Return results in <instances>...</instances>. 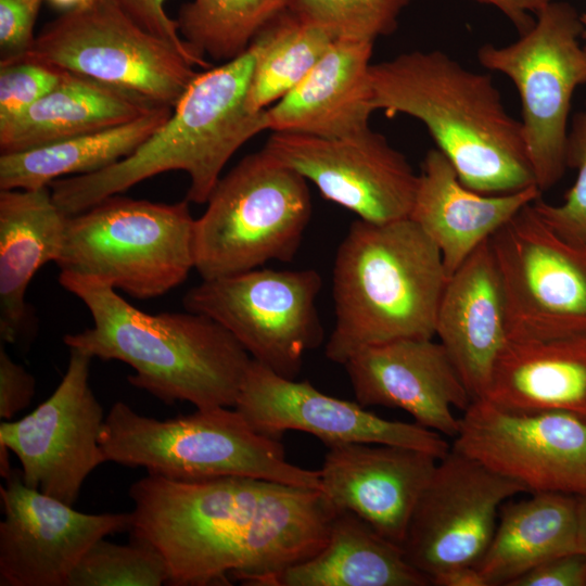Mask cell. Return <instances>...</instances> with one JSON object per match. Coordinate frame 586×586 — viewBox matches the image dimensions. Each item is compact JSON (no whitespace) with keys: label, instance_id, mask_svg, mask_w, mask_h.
<instances>
[{"label":"cell","instance_id":"obj_1","mask_svg":"<svg viewBox=\"0 0 586 586\" xmlns=\"http://www.w3.org/2000/svg\"><path fill=\"white\" fill-rule=\"evenodd\" d=\"M132 537L165 558L174 586H258L315 556L337 511L319 489L249 477L179 482L148 474L129 489Z\"/></svg>","mask_w":586,"mask_h":586},{"label":"cell","instance_id":"obj_2","mask_svg":"<svg viewBox=\"0 0 586 586\" xmlns=\"http://www.w3.org/2000/svg\"><path fill=\"white\" fill-rule=\"evenodd\" d=\"M59 282L93 320L91 328L65 334L66 346L129 365V383L166 404L234 407L252 357L220 323L189 310L144 313L92 278L61 271Z\"/></svg>","mask_w":586,"mask_h":586},{"label":"cell","instance_id":"obj_3","mask_svg":"<svg viewBox=\"0 0 586 586\" xmlns=\"http://www.w3.org/2000/svg\"><path fill=\"white\" fill-rule=\"evenodd\" d=\"M370 81L373 110L423 123L469 189L502 194L536 184L522 124L489 75L440 50H415L372 64Z\"/></svg>","mask_w":586,"mask_h":586},{"label":"cell","instance_id":"obj_4","mask_svg":"<svg viewBox=\"0 0 586 586\" xmlns=\"http://www.w3.org/2000/svg\"><path fill=\"white\" fill-rule=\"evenodd\" d=\"M253 67L250 47L237 59L198 73L167 120L129 156L99 171L51 182L56 205L73 216L171 170L189 175L188 202L206 203L230 157L268 130L267 110L252 111L247 102Z\"/></svg>","mask_w":586,"mask_h":586},{"label":"cell","instance_id":"obj_5","mask_svg":"<svg viewBox=\"0 0 586 586\" xmlns=\"http://www.w3.org/2000/svg\"><path fill=\"white\" fill-rule=\"evenodd\" d=\"M447 280L438 247L409 217L354 220L334 258L335 322L326 357L344 365L369 345L432 339Z\"/></svg>","mask_w":586,"mask_h":586},{"label":"cell","instance_id":"obj_6","mask_svg":"<svg viewBox=\"0 0 586 586\" xmlns=\"http://www.w3.org/2000/svg\"><path fill=\"white\" fill-rule=\"evenodd\" d=\"M99 442L106 462L170 481L249 476L322 491L320 470L291 463L281 438L255 431L234 407L157 420L116 402Z\"/></svg>","mask_w":586,"mask_h":586},{"label":"cell","instance_id":"obj_7","mask_svg":"<svg viewBox=\"0 0 586 586\" xmlns=\"http://www.w3.org/2000/svg\"><path fill=\"white\" fill-rule=\"evenodd\" d=\"M206 204L194 226L202 280L293 260L311 217L307 180L263 149L221 176Z\"/></svg>","mask_w":586,"mask_h":586},{"label":"cell","instance_id":"obj_8","mask_svg":"<svg viewBox=\"0 0 586 586\" xmlns=\"http://www.w3.org/2000/svg\"><path fill=\"white\" fill-rule=\"evenodd\" d=\"M189 203L111 195L68 217L56 265L132 297L161 296L194 268L195 219Z\"/></svg>","mask_w":586,"mask_h":586},{"label":"cell","instance_id":"obj_9","mask_svg":"<svg viewBox=\"0 0 586 586\" xmlns=\"http://www.w3.org/2000/svg\"><path fill=\"white\" fill-rule=\"evenodd\" d=\"M534 25L507 46L483 44L477 60L507 76L522 107V132L536 186H556L568 169L569 115L575 90L586 85L583 22L566 2L550 1Z\"/></svg>","mask_w":586,"mask_h":586},{"label":"cell","instance_id":"obj_10","mask_svg":"<svg viewBox=\"0 0 586 586\" xmlns=\"http://www.w3.org/2000/svg\"><path fill=\"white\" fill-rule=\"evenodd\" d=\"M27 55L173 109L198 74L187 55L116 0L64 11L41 28Z\"/></svg>","mask_w":586,"mask_h":586},{"label":"cell","instance_id":"obj_11","mask_svg":"<svg viewBox=\"0 0 586 586\" xmlns=\"http://www.w3.org/2000/svg\"><path fill=\"white\" fill-rule=\"evenodd\" d=\"M322 285L315 269L255 268L202 280L183 296L186 310L226 328L252 359L295 379L304 355L320 345L323 330L316 307Z\"/></svg>","mask_w":586,"mask_h":586},{"label":"cell","instance_id":"obj_12","mask_svg":"<svg viewBox=\"0 0 586 586\" xmlns=\"http://www.w3.org/2000/svg\"><path fill=\"white\" fill-rule=\"evenodd\" d=\"M509 340L586 332V249L559 237L524 206L489 239Z\"/></svg>","mask_w":586,"mask_h":586},{"label":"cell","instance_id":"obj_13","mask_svg":"<svg viewBox=\"0 0 586 586\" xmlns=\"http://www.w3.org/2000/svg\"><path fill=\"white\" fill-rule=\"evenodd\" d=\"M528 493L454 448L438 460L412 513L403 550L431 578L459 566H476L495 533L502 505Z\"/></svg>","mask_w":586,"mask_h":586},{"label":"cell","instance_id":"obj_14","mask_svg":"<svg viewBox=\"0 0 586 586\" xmlns=\"http://www.w3.org/2000/svg\"><path fill=\"white\" fill-rule=\"evenodd\" d=\"M54 392L31 412L0 424V444L21 462L26 485L73 506L89 474L106 462L100 446L103 408L89 384L92 357L69 348Z\"/></svg>","mask_w":586,"mask_h":586},{"label":"cell","instance_id":"obj_15","mask_svg":"<svg viewBox=\"0 0 586 586\" xmlns=\"http://www.w3.org/2000/svg\"><path fill=\"white\" fill-rule=\"evenodd\" d=\"M453 447L531 494L586 496V419L576 415L511 412L474 399L460 418Z\"/></svg>","mask_w":586,"mask_h":586},{"label":"cell","instance_id":"obj_16","mask_svg":"<svg viewBox=\"0 0 586 586\" xmlns=\"http://www.w3.org/2000/svg\"><path fill=\"white\" fill-rule=\"evenodd\" d=\"M263 150L360 219L381 224L409 217L418 174L371 128L337 138L273 132Z\"/></svg>","mask_w":586,"mask_h":586},{"label":"cell","instance_id":"obj_17","mask_svg":"<svg viewBox=\"0 0 586 586\" xmlns=\"http://www.w3.org/2000/svg\"><path fill=\"white\" fill-rule=\"evenodd\" d=\"M234 408L260 434L281 438L302 431L327 447L386 444L416 448L442 459L451 448L442 434L417 422L384 419L360 405L323 394L308 381L281 377L252 359Z\"/></svg>","mask_w":586,"mask_h":586},{"label":"cell","instance_id":"obj_18","mask_svg":"<svg viewBox=\"0 0 586 586\" xmlns=\"http://www.w3.org/2000/svg\"><path fill=\"white\" fill-rule=\"evenodd\" d=\"M0 495L1 586H67L89 548L130 531L131 512L85 513L26 485L21 469L4 479Z\"/></svg>","mask_w":586,"mask_h":586},{"label":"cell","instance_id":"obj_19","mask_svg":"<svg viewBox=\"0 0 586 586\" xmlns=\"http://www.w3.org/2000/svg\"><path fill=\"white\" fill-rule=\"evenodd\" d=\"M343 366L364 407L405 410L418 424L453 438L460 426L453 408L464 411L473 400L445 347L433 337L369 345Z\"/></svg>","mask_w":586,"mask_h":586},{"label":"cell","instance_id":"obj_20","mask_svg":"<svg viewBox=\"0 0 586 586\" xmlns=\"http://www.w3.org/2000/svg\"><path fill=\"white\" fill-rule=\"evenodd\" d=\"M438 460L398 445H333L320 469L322 493L337 511L355 513L402 547Z\"/></svg>","mask_w":586,"mask_h":586},{"label":"cell","instance_id":"obj_21","mask_svg":"<svg viewBox=\"0 0 586 586\" xmlns=\"http://www.w3.org/2000/svg\"><path fill=\"white\" fill-rule=\"evenodd\" d=\"M435 335L472 399L485 398L496 361L509 341L505 295L489 239L448 278Z\"/></svg>","mask_w":586,"mask_h":586},{"label":"cell","instance_id":"obj_22","mask_svg":"<svg viewBox=\"0 0 586 586\" xmlns=\"http://www.w3.org/2000/svg\"><path fill=\"white\" fill-rule=\"evenodd\" d=\"M536 184L502 194L466 187L446 155L426 152L409 218L438 247L448 278L485 241L524 206L542 196Z\"/></svg>","mask_w":586,"mask_h":586},{"label":"cell","instance_id":"obj_23","mask_svg":"<svg viewBox=\"0 0 586 586\" xmlns=\"http://www.w3.org/2000/svg\"><path fill=\"white\" fill-rule=\"evenodd\" d=\"M373 42L335 40L290 92L267 109L268 129L324 138L368 128Z\"/></svg>","mask_w":586,"mask_h":586},{"label":"cell","instance_id":"obj_24","mask_svg":"<svg viewBox=\"0 0 586 586\" xmlns=\"http://www.w3.org/2000/svg\"><path fill=\"white\" fill-rule=\"evenodd\" d=\"M66 215L50 186L0 190V339L5 344L29 341L26 290L36 272L61 257Z\"/></svg>","mask_w":586,"mask_h":586},{"label":"cell","instance_id":"obj_25","mask_svg":"<svg viewBox=\"0 0 586 586\" xmlns=\"http://www.w3.org/2000/svg\"><path fill=\"white\" fill-rule=\"evenodd\" d=\"M485 399L511 412L564 411L586 419V332L509 340Z\"/></svg>","mask_w":586,"mask_h":586},{"label":"cell","instance_id":"obj_26","mask_svg":"<svg viewBox=\"0 0 586 586\" xmlns=\"http://www.w3.org/2000/svg\"><path fill=\"white\" fill-rule=\"evenodd\" d=\"M165 106L67 72L25 112L0 125V153H15L115 127Z\"/></svg>","mask_w":586,"mask_h":586},{"label":"cell","instance_id":"obj_27","mask_svg":"<svg viewBox=\"0 0 586 586\" xmlns=\"http://www.w3.org/2000/svg\"><path fill=\"white\" fill-rule=\"evenodd\" d=\"M400 546L349 511H337L326 545L311 558L264 578L258 586H426Z\"/></svg>","mask_w":586,"mask_h":586},{"label":"cell","instance_id":"obj_28","mask_svg":"<svg viewBox=\"0 0 586 586\" xmlns=\"http://www.w3.org/2000/svg\"><path fill=\"white\" fill-rule=\"evenodd\" d=\"M577 504L576 496L560 493L506 501L476 565L487 586H509L551 558L577 552Z\"/></svg>","mask_w":586,"mask_h":586},{"label":"cell","instance_id":"obj_29","mask_svg":"<svg viewBox=\"0 0 586 586\" xmlns=\"http://www.w3.org/2000/svg\"><path fill=\"white\" fill-rule=\"evenodd\" d=\"M160 106L131 122L22 152L0 154V190L39 189L92 174L133 153L170 116Z\"/></svg>","mask_w":586,"mask_h":586},{"label":"cell","instance_id":"obj_30","mask_svg":"<svg viewBox=\"0 0 586 586\" xmlns=\"http://www.w3.org/2000/svg\"><path fill=\"white\" fill-rule=\"evenodd\" d=\"M334 40L291 9L273 18L252 41L254 67L249 106L263 111L290 92Z\"/></svg>","mask_w":586,"mask_h":586},{"label":"cell","instance_id":"obj_31","mask_svg":"<svg viewBox=\"0 0 586 586\" xmlns=\"http://www.w3.org/2000/svg\"><path fill=\"white\" fill-rule=\"evenodd\" d=\"M294 0H190L175 18L178 33L200 66L226 63L250 48L255 37Z\"/></svg>","mask_w":586,"mask_h":586},{"label":"cell","instance_id":"obj_32","mask_svg":"<svg viewBox=\"0 0 586 586\" xmlns=\"http://www.w3.org/2000/svg\"><path fill=\"white\" fill-rule=\"evenodd\" d=\"M169 583L163 555L132 537L126 545L104 538L93 544L72 572L67 586H160Z\"/></svg>","mask_w":586,"mask_h":586},{"label":"cell","instance_id":"obj_33","mask_svg":"<svg viewBox=\"0 0 586 586\" xmlns=\"http://www.w3.org/2000/svg\"><path fill=\"white\" fill-rule=\"evenodd\" d=\"M412 0H294L291 10L323 29L334 41L374 42L395 31Z\"/></svg>","mask_w":586,"mask_h":586},{"label":"cell","instance_id":"obj_34","mask_svg":"<svg viewBox=\"0 0 586 586\" xmlns=\"http://www.w3.org/2000/svg\"><path fill=\"white\" fill-rule=\"evenodd\" d=\"M566 164L576 170V178L563 201L550 204L540 196L532 206L559 237L586 249V103L569 130Z\"/></svg>","mask_w":586,"mask_h":586},{"label":"cell","instance_id":"obj_35","mask_svg":"<svg viewBox=\"0 0 586 586\" xmlns=\"http://www.w3.org/2000/svg\"><path fill=\"white\" fill-rule=\"evenodd\" d=\"M65 73L28 55L0 61V125L18 116L51 91Z\"/></svg>","mask_w":586,"mask_h":586},{"label":"cell","instance_id":"obj_36","mask_svg":"<svg viewBox=\"0 0 586 586\" xmlns=\"http://www.w3.org/2000/svg\"><path fill=\"white\" fill-rule=\"evenodd\" d=\"M43 1L0 0V61L23 58L31 50Z\"/></svg>","mask_w":586,"mask_h":586},{"label":"cell","instance_id":"obj_37","mask_svg":"<svg viewBox=\"0 0 586 586\" xmlns=\"http://www.w3.org/2000/svg\"><path fill=\"white\" fill-rule=\"evenodd\" d=\"M509 586H586V555L571 552L551 558Z\"/></svg>","mask_w":586,"mask_h":586},{"label":"cell","instance_id":"obj_38","mask_svg":"<svg viewBox=\"0 0 586 586\" xmlns=\"http://www.w3.org/2000/svg\"><path fill=\"white\" fill-rule=\"evenodd\" d=\"M35 394L34 377L0 346V417L10 421L25 409Z\"/></svg>","mask_w":586,"mask_h":586},{"label":"cell","instance_id":"obj_39","mask_svg":"<svg viewBox=\"0 0 586 586\" xmlns=\"http://www.w3.org/2000/svg\"><path fill=\"white\" fill-rule=\"evenodd\" d=\"M118 4L139 25L153 35L166 40L187 55L196 66L198 60L181 39L175 18L169 17L165 10L166 0H116Z\"/></svg>","mask_w":586,"mask_h":586},{"label":"cell","instance_id":"obj_40","mask_svg":"<svg viewBox=\"0 0 586 586\" xmlns=\"http://www.w3.org/2000/svg\"><path fill=\"white\" fill-rule=\"evenodd\" d=\"M496 7L515 26L520 35L526 33L535 23L532 13L537 14L551 0H476Z\"/></svg>","mask_w":586,"mask_h":586},{"label":"cell","instance_id":"obj_41","mask_svg":"<svg viewBox=\"0 0 586 586\" xmlns=\"http://www.w3.org/2000/svg\"><path fill=\"white\" fill-rule=\"evenodd\" d=\"M436 586H487L476 566H459L447 570L432 577Z\"/></svg>","mask_w":586,"mask_h":586},{"label":"cell","instance_id":"obj_42","mask_svg":"<svg viewBox=\"0 0 586 586\" xmlns=\"http://www.w3.org/2000/svg\"><path fill=\"white\" fill-rule=\"evenodd\" d=\"M577 552L586 555V496L577 497Z\"/></svg>","mask_w":586,"mask_h":586},{"label":"cell","instance_id":"obj_43","mask_svg":"<svg viewBox=\"0 0 586 586\" xmlns=\"http://www.w3.org/2000/svg\"><path fill=\"white\" fill-rule=\"evenodd\" d=\"M9 448L0 444V473L2 479H7L12 472V468L9 460Z\"/></svg>","mask_w":586,"mask_h":586},{"label":"cell","instance_id":"obj_44","mask_svg":"<svg viewBox=\"0 0 586 586\" xmlns=\"http://www.w3.org/2000/svg\"><path fill=\"white\" fill-rule=\"evenodd\" d=\"M48 3L59 10L67 11L82 5V0H46Z\"/></svg>","mask_w":586,"mask_h":586},{"label":"cell","instance_id":"obj_45","mask_svg":"<svg viewBox=\"0 0 586 586\" xmlns=\"http://www.w3.org/2000/svg\"><path fill=\"white\" fill-rule=\"evenodd\" d=\"M584 30H583V38L585 39V47H586V12L581 15Z\"/></svg>","mask_w":586,"mask_h":586},{"label":"cell","instance_id":"obj_46","mask_svg":"<svg viewBox=\"0 0 586 586\" xmlns=\"http://www.w3.org/2000/svg\"><path fill=\"white\" fill-rule=\"evenodd\" d=\"M92 1H94V0H82V5H84V4H87V3H89V2H92Z\"/></svg>","mask_w":586,"mask_h":586}]
</instances>
